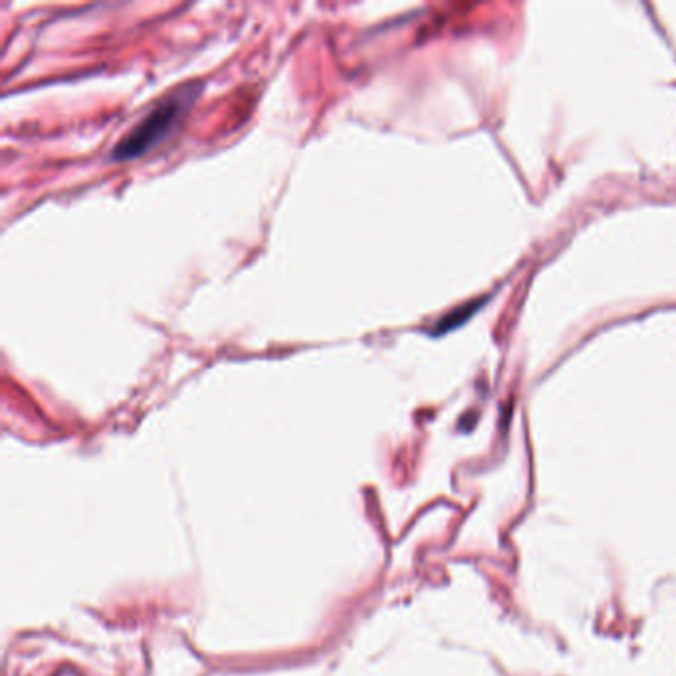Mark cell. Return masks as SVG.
<instances>
[{
    "label": "cell",
    "mask_w": 676,
    "mask_h": 676,
    "mask_svg": "<svg viewBox=\"0 0 676 676\" xmlns=\"http://www.w3.org/2000/svg\"><path fill=\"white\" fill-rule=\"evenodd\" d=\"M201 87L203 84H186L167 94L121 137L109 157L113 161H131L155 149L185 118L198 98Z\"/></svg>",
    "instance_id": "cell-1"
}]
</instances>
